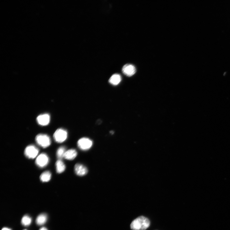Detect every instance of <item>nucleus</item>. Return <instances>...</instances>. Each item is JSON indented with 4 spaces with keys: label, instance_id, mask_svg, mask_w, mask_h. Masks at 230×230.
<instances>
[{
    "label": "nucleus",
    "instance_id": "15",
    "mask_svg": "<svg viewBox=\"0 0 230 230\" xmlns=\"http://www.w3.org/2000/svg\"><path fill=\"white\" fill-rule=\"evenodd\" d=\"M66 151V148L64 146L61 147L58 149L56 152V155L59 160H61L62 159L64 158V154Z\"/></svg>",
    "mask_w": 230,
    "mask_h": 230
},
{
    "label": "nucleus",
    "instance_id": "3",
    "mask_svg": "<svg viewBox=\"0 0 230 230\" xmlns=\"http://www.w3.org/2000/svg\"><path fill=\"white\" fill-rule=\"evenodd\" d=\"M67 133L65 130L59 129L57 130L54 135V137L56 142L58 143L63 142L67 139Z\"/></svg>",
    "mask_w": 230,
    "mask_h": 230
},
{
    "label": "nucleus",
    "instance_id": "5",
    "mask_svg": "<svg viewBox=\"0 0 230 230\" xmlns=\"http://www.w3.org/2000/svg\"><path fill=\"white\" fill-rule=\"evenodd\" d=\"M39 150L36 147L32 145L28 146L24 151V154L28 158L33 159L38 154Z\"/></svg>",
    "mask_w": 230,
    "mask_h": 230
},
{
    "label": "nucleus",
    "instance_id": "8",
    "mask_svg": "<svg viewBox=\"0 0 230 230\" xmlns=\"http://www.w3.org/2000/svg\"><path fill=\"white\" fill-rule=\"evenodd\" d=\"M50 120V117L48 114H44L39 115L37 118V120L39 124L42 126H46L49 124Z\"/></svg>",
    "mask_w": 230,
    "mask_h": 230
},
{
    "label": "nucleus",
    "instance_id": "9",
    "mask_svg": "<svg viewBox=\"0 0 230 230\" xmlns=\"http://www.w3.org/2000/svg\"><path fill=\"white\" fill-rule=\"evenodd\" d=\"M75 171L76 174L79 176H83L86 174L88 172L87 168L84 165L77 164L75 166Z\"/></svg>",
    "mask_w": 230,
    "mask_h": 230
},
{
    "label": "nucleus",
    "instance_id": "18",
    "mask_svg": "<svg viewBox=\"0 0 230 230\" xmlns=\"http://www.w3.org/2000/svg\"><path fill=\"white\" fill-rule=\"evenodd\" d=\"M2 230H11L10 229L6 228V227H4L2 229Z\"/></svg>",
    "mask_w": 230,
    "mask_h": 230
},
{
    "label": "nucleus",
    "instance_id": "4",
    "mask_svg": "<svg viewBox=\"0 0 230 230\" xmlns=\"http://www.w3.org/2000/svg\"><path fill=\"white\" fill-rule=\"evenodd\" d=\"M92 141L89 138H82L80 139L78 142L79 148L81 150L86 151L90 149L93 145Z\"/></svg>",
    "mask_w": 230,
    "mask_h": 230
},
{
    "label": "nucleus",
    "instance_id": "19",
    "mask_svg": "<svg viewBox=\"0 0 230 230\" xmlns=\"http://www.w3.org/2000/svg\"><path fill=\"white\" fill-rule=\"evenodd\" d=\"M24 230H26V229H24Z\"/></svg>",
    "mask_w": 230,
    "mask_h": 230
},
{
    "label": "nucleus",
    "instance_id": "6",
    "mask_svg": "<svg viewBox=\"0 0 230 230\" xmlns=\"http://www.w3.org/2000/svg\"><path fill=\"white\" fill-rule=\"evenodd\" d=\"M49 158L46 154L42 153L39 155L36 158V163L40 168L46 167L48 164Z\"/></svg>",
    "mask_w": 230,
    "mask_h": 230
},
{
    "label": "nucleus",
    "instance_id": "12",
    "mask_svg": "<svg viewBox=\"0 0 230 230\" xmlns=\"http://www.w3.org/2000/svg\"><path fill=\"white\" fill-rule=\"evenodd\" d=\"M47 215L45 214H42L39 215L36 220V223L38 225H42L45 224L47 221Z\"/></svg>",
    "mask_w": 230,
    "mask_h": 230
},
{
    "label": "nucleus",
    "instance_id": "16",
    "mask_svg": "<svg viewBox=\"0 0 230 230\" xmlns=\"http://www.w3.org/2000/svg\"><path fill=\"white\" fill-rule=\"evenodd\" d=\"M31 221L32 219L31 217L25 215L23 217L21 223L23 225L27 226L30 224Z\"/></svg>",
    "mask_w": 230,
    "mask_h": 230
},
{
    "label": "nucleus",
    "instance_id": "14",
    "mask_svg": "<svg viewBox=\"0 0 230 230\" xmlns=\"http://www.w3.org/2000/svg\"><path fill=\"white\" fill-rule=\"evenodd\" d=\"M51 178V174L49 171H46L42 173L40 176V179L43 182H49Z\"/></svg>",
    "mask_w": 230,
    "mask_h": 230
},
{
    "label": "nucleus",
    "instance_id": "17",
    "mask_svg": "<svg viewBox=\"0 0 230 230\" xmlns=\"http://www.w3.org/2000/svg\"><path fill=\"white\" fill-rule=\"evenodd\" d=\"M39 230H48L45 227H42L41 228H40Z\"/></svg>",
    "mask_w": 230,
    "mask_h": 230
},
{
    "label": "nucleus",
    "instance_id": "13",
    "mask_svg": "<svg viewBox=\"0 0 230 230\" xmlns=\"http://www.w3.org/2000/svg\"><path fill=\"white\" fill-rule=\"evenodd\" d=\"M56 166V171L59 174L62 173L66 169V166L62 160H59L57 161Z\"/></svg>",
    "mask_w": 230,
    "mask_h": 230
},
{
    "label": "nucleus",
    "instance_id": "1",
    "mask_svg": "<svg viewBox=\"0 0 230 230\" xmlns=\"http://www.w3.org/2000/svg\"><path fill=\"white\" fill-rule=\"evenodd\" d=\"M151 222L144 216L138 217L131 222L130 227L132 230H146L150 226Z\"/></svg>",
    "mask_w": 230,
    "mask_h": 230
},
{
    "label": "nucleus",
    "instance_id": "7",
    "mask_svg": "<svg viewBox=\"0 0 230 230\" xmlns=\"http://www.w3.org/2000/svg\"><path fill=\"white\" fill-rule=\"evenodd\" d=\"M122 72L126 76L131 77L136 73V68L133 65L127 64L123 67Z\"/></svg>",
    "mask_w": 230,
    "mask_h": 230
},
{
    "label": "nucleus",
    "instance_id": "2",
    "mask_svg": "<svg viewBox=\"0 0 230 230\" xmlns=\"http://www.w3.org/2000/svg\"><path fill=\"white\" fill-rule=\"evenodd\" d=\"M36 141L38 145L44 148L48 147L51 144L50 137L46 134L38 135L36 136Z\"/></svg>",
    "mask_w": 230,
    "mask_h": 230
},
{
    "label": "nucleus",
    "instance_id": "10",
    "mask_svg": "<svg viewBox=\"0 0 230 230\" xmlns=\"http://www.w3.org/2000/svg\"><path fill=\"white\" fill-rule=\"evenodd\" d=\"M77 151L74 149H71L66 151L64 158L68 160H74L77 155Z\"/></svg>",
    "mask_w": 230,
    "mask_h": 230
},
{
    "label": "nucleus",
    "instance_id": "11",
    "mask_svg": "<svg viewBox=\"0 0 230 230\" xmlns=\"http://www.w3.org/2000/svg\"><path fill=\"white\" fill-rule=\"evenodd\" d=\"M121 78L118 74H114L109 79V82L111 84L116 85L118 84L121 82Z\"/></svg>",
    "mask_w": 230,
    "mask_h": 230
}]
</instances>
